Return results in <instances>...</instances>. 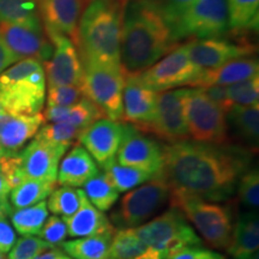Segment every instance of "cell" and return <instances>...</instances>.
<instances>
[{"mask_svg": "<svg viewBox=\"0 0 259 259\" xmlns=\"http://www.w3.org/2000/svg\"><path fill=\"white\" fill-rule=\"evenodd\" d=\"M162 177L170 193L203 200H226L248 166L246 150L231 145L176 142L162 148Z\"/></svg>", "mask_w": 259, "mask_h": 259, "instance_id": "obj_1", "label": "cell"}, {"mask_svg": "<svg viewBox=\"0 0 259 259\" xmlns=\"http://www.w3.org/2000/svg\"><path fill=\"white\" fill-rule=\"evenodd\" d=\"M176 46L158 3H127L122 22L120 58L126 73H139L164 57Z\"/></svg>", "mask_w": 259, "mask_h": 259, "instance_id": "obj_2", "label": "cell"}, {"mask_svg": "<svg viewBox=\"0 0 259 259\" xmlns=\"http://www.w3.org/2000/svg\"><path fill=\"white\" fill-rule=\"evenodd\" d=\"M128 0H92L80 18L76 47L84 64L120 69L122 22Z\"/></svg>", "mask_w": 259, "mask_h": 259, "instance_id": "obj_3", "label": "cell"}, {"mask_svg": "<svg viewBox=\"0 0 259 259\" xmlns=\"http://www.w3.org/2000/svg\"><path fill=\"white\" fill-rule=\"evenodd\" d=\"M46 99L44 65L34 58L21 59L0 73V102L12 115L41 113Z\"/></svg>", "mask_w": 259, "mask_h": 259, "instance_id": "obj_4", "label": "cell"}, {"mask_svg": "<svg viewBox=\"0 0 259 259\" xmlns=\"http://www.w3.org/2000/svg\"><path fill=\"white\" fill-rule=\"evenodd\" d=\"M169 200L171 208L180 210L211 247L227 250L234 227L229 206L174 193H170Z\"/></svg>", "mask_w": 259, "mask_h": 259, "instance_id": "obj_5", "label": "cell"}, {"mask_svg": "<svg viewBox=\"0 0 259 259\" xmlns=\"http://www.w3.org/2000/svg\"><path fill=\"white\" fill-rule=\"evenodd\" d=\"M184 114L189 137L199 143L229 145L226 113L206 96L202 88L186 89Z\"/></svg>", "mask_w": 259, "mask_h": 259, "instance_id": "obj_6", "label": "cell"}, {"mask_svg": "<svg viewBox=\"0 0 259 259\" xmlns=\"http://www.w3.org/2000/svg\"><path fill=\"white\" fill-rule=\"evenodd\" d=\"M135 229L141 240L161 259L184 247L202 244L192 227L186 222L183 212L177 208H171L153 221Z\"/></svg>", "mask_w": 259, "mask_h": 259, "instance_id": "obj_7", "label": "cell"}, {"mask_svg": "<svg viewBox=\"0 0 259 259\" xmlns=\"http://www.w3.org/2000/svg\"><path fill=\"white\" fill-rule=\"evenodd\" d=\"M84 77L80 89L83 97L99 107L107 119L122 121V93L126 72L122 67H107L84 64Z\"/></svg>", "mask_w": 259, "mask_h": 259, "instance_id": "obj_8", "label": "cell"}, {"mask_svg": "<svg viewBox=\"0 0 259 259\" xmlns=\"http://www.w3.org/2000/svg\"><path fill=\"white\" fill-rule=\"evenodd\" d=\"M228 30L226 0H196L170 29L174 42L220 37Z\"/></svg>", "mask_w": 259, "mask_h": 259, "instance_id": "obj_9", "label": "cell"}, {"mask_svg": "<svg viewBox=\"0 0 259 259\" xmlns=\"http://www.w3.org/2000/svg\"><path fill=\"white\" fill-rule=\"evenodd\" d=\"M169 196L170 187L160 174L122 197L120 205L112 215L113 222L120 228H136L156 212Z\"/></svg>", "mask_w": 259, "mask_h": 259, "instance_id": "obj_10", "label": "cell"}, {"mask_svg": "<svg viewBox=\"0 0 259 259\" xmlns=\"http://www.w3.org/2000/svg\"><path fill=\"white\" fill-rule=\"evenodd\" d=\"M202 71L203 69L191 61L186 45H184L137 74L142 83L158 93L181 85H191Z\"/></svg>", "mask_w": 259, "mask_h": 259, "instance_id": "obj_11", "label": "cell"}, {"mask_svg": "<svg viewBox=\"0 0 259 259\" xmlns=\"http://www.w3.org/2000/svg\"><path fill=\"white\" fill-rule=\"evenodd\" d=\"M47 37L53 45V54L44 65L48 87H82L84 66L77 47L70 37L60 32L45 28Z\"/></svg>", "mask_w": 259, "mask_h": 259, "instance_id": "obj_12", "label": "cell"}, {"mask_svg": "<svg viewBox=\"0 0 259 259\" xmlns=\"http://www.w3.org/2000/svg\"><path fill=\"white\" fill-rule=\"evenodd\" d=\"M115 160L121 166L137 168L157 177L163 168V150L156 142L125 122L124 136Z\"/></svg>", "mask_w": 259, "mask_h": 259, "instance_id": "obj_13", "label": "cell"}, {"mask_svg": "<svg viewBox=\"0 0 259 259\" xmlns=\"http://www.w3.org/2000/svg\"><path fill=\"white\" fill-rule=\"evenodd\" d=\"M0 37L18 60L34 58L46 63L53 54V45L41 24L0 22Z\"/></svg>", "mask_w": 259, "mask_h": 259, "instance_id": "obj_14", "label": "cell"}, {"mask_svg": "<svg viewBox=\"0 0 259 259\" xmlns=\"http://www.w3.org/2000/svg\"><path fill=\"white\" fill-rule=\"evenodd\" d=\"M185 90H166L157 94L154 121L149 127L148 134L150 132L156 135L168 143L189 139L184 114Z\"/></svg>", "mask_w": 259, "mask_h": 259, "instance_id": "obj_15", "label": "cell"}, {"mask_svg": "<svg viewBox=\"0 0 259 259\" xmlns=\"http://www.w3.org/2000/svg\"><path fill=\"white\" fill-rule=\"evenodd\" d=\"M186 48L191 61L203 70L216 69L255 52L254 45L250 42H232L221 37L192 40L186 44Z\"/></svg>", "mask_w": 259, "mask_h": 259, "instance_id": "obj_16", "label": "cell"}, {"mask_svg": "<svg viewBox=\"0 0 259 259\" xmlns=\"http://www.w3.org/2000/svg\"><path fill=\"white\" fill-rule=\"evenodd\" d=\"M156 99L157 93L142 83L137 73H126L122 93V122L148 134L154 121Z\"/></svg>", "mask_w": 259, "mask_h": 259, "instance_id": "obj_17", "label": "cell"}, {"mask_svg": "<svg viewBox=\"0 0 259 259\" xmlns=\"http://www.w3.org/2000/svg\"><path fill=\"white\" fill-rule=\"evenodd\" d=\"M69 148L46 143L34 139L19 151V160L23 176L27 179L57 183L58 168L61 157Z\"/></svg>", "mask_w": 259, "mask_h": 259, "instance_id": "obj_18", "label": "cell"}, {"mask_svg": "<svg viewBox=\"0 0 259 259\" xmlns=\"http://www.w3.org/2000/svg\"><path fill=\"white\" fill-rule=\"evenodd\" d=\"M124 136V124L111 119L102 118L84 128L78 142L94 161L103 167L114 160Z\"/></svg>", "mask_w": 259, "mask_h": 259, "instance_id": "obj_19", "label": "cell"}, {"mask_svg": "<svg viewBox=\"0 0 259 259\" xmlns=\"http://www.w3.org/2000/svg\"><path fill=\"white\" fill-rule=\"evenodd\" d=\"M45 28L66 35L74 46L80 18L92 0H35Z\"/></svg>", "mask_w": 259, "mask_h": 259, "instance_id": "obj_20", "label": "cell"}, {"mask_svg": "<svg viewBox=\"0 0 259 259\" xmlns=\"http://www.w3.org/2000/svg\"><path fill=\"white\" fill-rule=\"evenodd\" d=\"M41 113L34 115H0V144L9 153H19L24 144L31 139L44 124Z\"/></svg>", "mask_w": 259, "mask_h": 259, "instance_id": "obj_21", "label": "cell"}, {"mask_svg": "<svg viewBox=\"0 0 259 259\" xmlns=\"http://www.w3.org/2000/svg\"><path fill=\"white\" fill-rule=\"evenodd\" d=\"M258 71L259 63L257 58H240L216 69L203 70L191 87L206 88L210 85H231L257 76Z\"/></svg>", "mask_w": 259, "mask_h": 259, "instance_id": "obj_22", "label": "cell"}, {"mask_svg": "<svg viewBox=\"0 0 259 259\" xmlns=\"http://www.w3.org/2000/svg\"><path fill=\"white\" fill-rule=\"evenodd\" d=\"M99 173L96 162L82 145H76L60 161L57 183L61 186H83Z\"/></svg>", "mask_w": 259, "mask_h": 259, "instance_id": "obj_23", "label": "cell"}, {"mask_svg": "<svg viewBox=\"0 0 259 259\" xmlns=\"http://www.w3.org/2000/svg\"><path fill=\"white\" fill-rule=\"evenodd\" d=\"M71 238H84L114 232L105 212L95 208L84 193L79 209L70 218H63Z\"/></svg>", "mask_w": 259, "mask_h": 259, "instance_id": "obj_24", "label": "cell"}, {"mask_svg": "<svg viewBox=\"0 0 259 259\" xmlns=\"http://www.w3.org/2000/svg\"><path fill=\"white\" fill-rule=\"evenodd\" d=\"M259 221L253 211L239 218L233 227L232 239L227 251L234 259H253L258 254Z\"/></svg>", "mask_w": 259, "mask_h": 259, "instance_id": "obj_25", "label": "cell"}, {"mask_svg": "<svg viewBox=\"0 0 259 259\" xmlns=\"http://www.w3.org/2000/svg\"><path fill=\"white\" fill-rule=\"evenodd\" d=\"M42 116L45 121L69 122L83 130L99 119L106 118L101 109L85 97H82L78 102L72 106L47 107Z\"/></svg>", "mask_w": 259, "mask_h": 259, "instance_id": "obj_26", "label": "cell"}, {"mask_svg": "<svg viewBox=\"0 0 259 259\" xmlns=\"http://www.w3.org/2000/svg\"><path fill=\"white\" fill-rule=\"evenodd\" d=\"M229 126L241 141L242 144L257 151L259 138V105L238 106L234 105L226 113Z\"/></svg>", "mask_w": 259, "mask_h": 259, "instance_id": "obj_27", "label": "cell"}, {"mask_svg": "<svg viewBox=\"0 0 259 259\" xmlns=\"http://www.w3.org/2000/svg\"><path fill=\"white\" fill-rule=\"evenodd\" d=\"M108 259H161L141 240L135 228H121L113 233Z\"/></svg>", "mask_w": 259, "mask_h": 259, "instance_id": "obj_28", "label": "cell"}, {"mask_svg": "<svg viewBox=\"0 0 259 259\" xmlns=\"http://www.w3.org/2000/svg\"><path fill=\"white\" fill-rule=\"evenodd\" d=\"M113 233L114 232L64 241L60 245L61 250L73 259H108Z\"/></svg>", "mask_w": 259, "mask_h": 259, "instance_id": "obj_29", "label": "cell"}, {"mask_svg": "<svg viewBox=\"0 0 259 259\" xmlns=\"http://www.w3.org/2000/svg\"><path fill=\"white\" fill-rule=\"evenodd\" d=\"M57 183L27 179L10 191V202L15 209L28 208L42 202L56 189Z\"/></svg>", "mask_w": 259, "mask_h": 259, "instance_id": "obj_30", "label": "cell"}, {"mask_svg": "<svg viewBox=\"0 0 259 259\" xmlns=\"http://www.w3.org/2000/svg\"><path fill=\"white\" fill-rule=\"evenodd\" d=\"M48 212L47 203L42 200L28 208L12 210L10 218L14 228L21 235H37L47 221Z\"/></svg>", "mask_w": 259, "mask_h": 259, "instance_id": "obj_31", "label": "cell"}, {"mask_svg": "<svg viewBox=\"0 0 259 259\" xmlns=\"http://www.w3.org/2000/svg\"><path fill=\"white\" fill-rule=\"evenodd\" d=\"M102 168L105 169L107 178L111 180L118 192H126V191H130L155 178L154 174L148 173L145 170L121 166L120 163L116 162L115 158L109 161Z\"/></svg>", "mask_w": 259, "mask_h": 259, "instance_id": "obj_32", "label": "cell"}, {"mask_svg": "<svg viewBox=\"0 0 259 259\" xmlns=\"http://www.w3.org/2000/svg\"><path fill=\"white\" fill-rule=\"evenodd\" d=\"M228 28L234 31L257 28L259 0H226Z\"/></svg>", "mask_w": 259, "mask_h": 259, "instance_id": "obj_33", "label": "cell"}, {"mask_svg": "<svg viewBox=\"0 0 259 259\" xmlns=\"http://www.w3.org/2000/svg\"><path fill=\"white\" fill-rule=\"evenodd\" d=\"M83 186L87 198L100 211L109 210L118 200L119 192L105 173L99 171Z\"/></svg>", "mask_w": 259, "mask_h": 259, "instance_id": "obj_34", "label": "cell"}, {"mask_svg": "<svg viewBox=\"0 0 259 259\" xmlns=\"http://www.w3.org/2000/svg\"><path fill=\"white\" fill-rule=\"evenodd\" d=\"M35 0H0V22L41 24Z\"/></svg>", "mask_w": 259, "mask_h": 259, "instance_id": "obj_35", "label": "cell"}, {"mask_svg": "<svg viewBox=\"0 0 259 259\" xmlns=\"http://www.w3.org/2000/svg\"><path fill=\"white\" fill-rule=\"evenodd\" d=\"M84 191L71 186H61L54 189L50 194L47 208L54 215H61L63 218H70L82 204Z\"/></svg>", "mask_w": 259, "mask_h": 259, "instance_id": "obj_36", "label": "cell"}, {"mask_svg": "<svg viewBox=\"0 0 259 259\" xmlns=\"http://www.w3.org/2000/svg\"><path fill=\"white\" fill-rule=\"evenodd\" d=\"M82 131L83 128L77 127L69 122H50V124L41 126L37 134L35 135V139L50 144L70 148L74 142H78Z\"/></svg>", "mask_w": 259, "mask_h": 259, "instance_id": "obj_37", "label": "cell"}, {"mask_svg": "<svg viewBox=\"0 0 259 259\" xmlns=\"http://www.w3.org/2000/svg\"><path fill=\"white\" fill-rule=\"evenodd\" d=\"M228 96L233 105L238 106H253L259 101V77L241 80V82L227 85Z\"/></svg>", "mask_w": 259, "mask_h": 259, "instance_id": "obj_38", "label": "cell"}, {"mask_svg": "<svg viewBox=\"0 0 259 259\" xmlns=\"http://www.w3.org/2000/svg\"><path fill=\"white\" fill-rule=\"evenodd\" d=\"M53 246L34 235L22 236L9 252V259H35Z\"/></svg>", "mask_w": 259, "mask_h": 259, "instance_id": "obj_39", "label": "cell"}, {"mask_svg": "<svg viewBox=\"0 0 259 259\" xmlns=\"http://www.w3.org/2000/svg\"><path fill=\"white\" fill-rule=\"evenodd\" d=\"M239 198L247 208L257 209L259 205V174L257 169L245 171L238 186Z\"/></svg>", "mask_w": 259, "mask_h": 259, "instance_id": "obj_40", "label": "cell"}, {"mask_svg": "<svg viewBox=\"0 0 259 259\" xmlns=\"http://www.w3.org/2000/svg\"><path fill=\"white\" fill-rule=\"evenodd\" d=\"M83 97L78 85L48 87L47 107H67L77 103Z\"/></svg>", "mask_w": 259, "mask_h": 259, "instance_id": "obj_41", "label": "cell"}, {"mask_svg": "<svg viewBox=\"0 0 259 259\" xmlns=\"http://www.w3.org/2000/svg\"><path fill=\"white\" fill-rule=\"evenodd\" d=\"M37 235H40V239L53 246V247H57V246L63 244L69 236L64 220L58 215L48 218Z\"/></svg>", "mask_w": 259, "mask_h": 259, "instance_id": "obj_42", "label": "cell"}, {"mask_svg": "<svg viewBox=\"0 0 259 259\" xmlns=\"http://www.w3.org/2000/svg\"><path fill=\"white\" fill-rule=\"evenodd\" d=\"M196 0H162L161 3H158L162 15H163V18L166 19L169 29H171V27L176 24L178 18Z\"/></svg>", "mask_w": 259, "mask_h": 259, "instance_id": "obj_43", "label": "cell"}, {"mask_svg": "<svg viewBox=\"0 0 259 259\" xmlns=\"http://www.w3.org/2000/svg\"><path fill=\"white\" fill-rule=\"evenodd\" d=\"M164 259H226V257L218 252H213L199 246H190L178 250Z\"/></svg>", "mask_w": 259, "mask_h": 259, "instance_id": "obj_44", "label": "cell"}, {"mask_svg": "<svg viewBox=\"0 0 259 259\" xmlns=\"http://www.w3.org/2000/svg\"><path fill=\"white\" fill-rule=\"evenodd\" d=\"M202 89L204 90V93L206 94V96H208L216 106H219L225 113L228 112L229 109L234 106L231 100H229L227 85H210Z\"/></svg>", "mask_w": 259, "mask_h": 259, "instance_id": "obj_45", "label": "cell"}, {"mask_svg": "<svg viewBox=\"0 0 259 259\" xmlns=\"http://www.w3.org/2000/svg\"><path fill=\"white\" fill-rule=\"evenodd\" d=\"M17 241L15 228L6 219L0 220V252L8 253Z\"/></svg>", "mask_w": 259, "mask_h": 259, "instance_id": "obj_46", "label": "cell"}, {"mask_svg": "<svg viewBox=\"0 0 259 259\" xmlns=\"http://www.w3.org/2000/svg\"><path fill=\"white\" fill-rule=\"evenodd\" d=\"M16 61H18V59L9 50L5 42L3 41V38L0 37V73L11 66V65H14Z\"/></svg>", "mask_w": 259, "mask_h": 259, "instance_id": "obj_47", "label": "cell"}, {"mask_svg": "<svg viewBox=\"0 0 259 259\" xmlns=\"http://www.w3.org/2000/svg\"><path fill=\"white\" fill-rule=\"evenodd\" d=\"M64 253L60 251V248L58 247H52L48 248L45 252H42L41 254H38L35 259H59Z\"/></svg>", "mask_w": 259, "mask_h": 259, "instance_id": "obj_48", "label": "cell"}, {"mask_svg": "<svg viewBox=\"0 0 259 259\" xmlns=\"http://www.w3.org/2000/svg\"><path fill=\"white\" fill-rule=\"evenodd\" d=\"M10 191H11V187L9 186L8 181H6L4 176L0 173V202H3V200H8Z\"/></svg>", "mask_w": 259, "mask_h": 259, "instance_id": "obj_49", "label": "cell"}, {"mask_svg": "<svg viewBox=\"0 0 259 259\" xmlns=\"http://www.w3.org/2000/svg\"><path fill=\"white\" fill-rule=\"evenodd\" d=\"M11 211H12V206L8 200H3V202H0V220L8 219V216H10Z\"/></svg>", "mask_w": 259, "mask_h": 259, "instance_id": "obj_50", "label": "cell"}, {"mask_svg": "<svg viewBox=\"0 0 259 259\" xmlns=\"http://www.w3.org/2000/svg\"><path fill=\"white\" fill-rule=\"evenodd\" d=\"M8 154H11V153H9V151L6 150V149H5L4 147H3L2 144H0V162L3 161V158H4Z\"/></svg>", "mask_w": 259, "mask_h": 259, "instance_id": "obj_51", "label": "cell"}, {"mask_svg": "<svg viewBox=\"0 0 259 259\" xmlns=\"http://www.w3.org/2000/svg\"><path fill=\"white\" fill-rule=\"evenodd\" d=\"M4 113H6V112H5L4 107H3V105H2V102H0V115L4 114Z\"/></svg>", "mask_w": 259, "mask_h": 259, "instance_id": "obj_52", "label": "cell"}, {"mask_svg": "<svg viewBox=\"0 0 259 259\" xmlns=\"http://www.w3.org/2000/svg\"><path fill=\"white\" fill-rule=\"evenodd\" d=\"M0 259H6L5 253H3V252H0Z\"/></svg>", "mask_w": 259, "mask_h": 259, "instance_id": "obj_53", "label": "cell"}, {"mask_svg": "<svg viewBox=\"0 0 259 259\" xmlns=\"http://www.w3.org/2000/svg\"><path fill=\"white\" fill-rule=\"evenodd\" d=\"M59 259H71V258H70V257H67V255H65V254H63V255H61V257H60Z\"/></svg>", "mask_w": 259, "mask_h": 259, "instance_id": "obj_54", "label": "cell"}]
</instances>
